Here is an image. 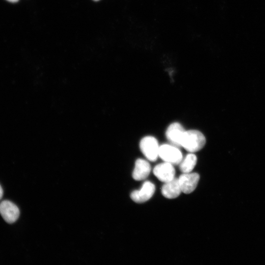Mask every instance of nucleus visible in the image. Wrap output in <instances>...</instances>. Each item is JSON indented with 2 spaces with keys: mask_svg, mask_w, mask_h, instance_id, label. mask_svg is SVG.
Masks as SVG:
<instances>
[{
  "mask_svg": "<svg viewBox=\"0 0 265 265\" xmlns=\"http://www.w3.org/2000/svg\"><path fill=\"white\" fill-rule=\"evenodd\" d=\"M182 192L178 179L174 178L165 183L161 188L162 195L166 198L173 199L177 197Z\"/></svg>",
  "mask_w": 265,
  "mask_h": 265,
  "instance_id": "obj_10",
  "label": "nucleus"
},
{
  "mask_svg": "<svg viewBox=\"0 0 265 265\" xmlns=\"http://www.w3.org/2000/svg\"><path fill=\"white\" fill-rule=\"evenodd\" d=\"M199 175L196 173H184L178 178L182 192L188 194L196 188L199 180Z\"/></svg>",
  "mask_w": 265,
  "mask_h": 265,
  "instance_id": "obj_6",
  "label": "nucleus"
},
{
  "mask_svg": "<svg viewBox=\"0 0 265 265\" xmlns=\"http://www.w3.org/2000/svg\"><path fill=\"white\" fill-rule=\"evenodd\" d=\"M150 171L149 163L144 159H139L135 161L132 177L136 181L143 180L148 176Z\"/></svg>",
  "mask_w": 265,
  "mask_h": 265,
  "instance_id": "obj_9",
  "label": "nucleus"
},
{
  "mask_svg": "<svg viewBox=\"0 0 265 265\" xmlns=\"http://www.w3.org/2000/svg\"><path fill=\"white\" fill-rule=\"evenodd\" d=\"M153 173L159 180L166 183L175 178V170L172 164L164 161L156 165Z\"/></svg>",
  "mask_w": 265,
  "mask_h": 265,
  "instance_id": "obj_7",
  "label": "nucleus"
},
{
  "mask_svg": "<svg viewBox=\"0 0 265 265\" xmlns=\"http://www.w3.org/2000/svg\"><path fill=\"white\" fill-rule=\"evenodd\" d=\"M165 162L177 164L182 160V154L174 145L163 144L159 146V156Z\"/></svg>",
  "mask_w": 265,
  "mask_h": 265,
  "instance_id": "obj_3",
  "label": "nucleus"
},
{
  "mask_svg": "<svg viewBox=\"0 0 265 265\" xmlns=\"http://www.w3.org/2000/svg\"><path fill=\"white\" fill-rule=\"evenodd\" d=\"M185 131L179 123H173L167 128L166 135L168 140L176 146H181L182 140Z\"/></svg>",
  "mask_w": 265,
  "mask_h": 265,
  "instance_id": "obj_8",
  "label": "nucleus"
},
{
  "mask_svg": "<svg viewBox=\"0 0 265 265\" xmlns=\"http://www.w3.org/2000/svg\"><path fill=\"white\" fill-rule=\"evenodd\" d=\"M197 162V157L192 153L189 154L182 159L180 162V169L183 173L190 172L194 168Z\"/></svg>",
  "mask_w": 265,
  "mask_h": 265,
  "instance_id": "obj_11",
  "label": "nucleus"
},
{
  "mask_svg": "<svg viewBox=\"0 0 265 265\" xmlns=\"http://www.w3.org/2000/svg\"><path fill=\"white\" fill-rule=\"evenodd\" d=\"M2 195H3V190L1 186L0 185V200L2 198Z\"/></svg>",
  "mask_w": 265,
  "mask_h": 265,
  "instance_id": "obj_12",
  "label": "nucleus"
},
{
  "mask_svg": "<svg viewBox=\"0 0 265 265\" xmlns=\"http://www.w3.org/2000/svg\"><path fill=\"white\" fill-rule=\"evenodd\" d=\"M94 0V1H98L99 0Z\"/></svg>",
  "mask_w": 265,
  "mask_h": 265,
  "instance_id": "obj_14",
  "label": "nucleus"
},
{
  "mask_svg": "<svg viewBox=\"0 0 265 265\" xmlns=\"http://www.w3.org/2000/svg\"><path fill=\"white\" fill-rule=\"evenodd\" d=\"M205 143L206 138L203 134L197 130H192L185 131L181 146L189 152H194L201 150Z\"/></svg>",
  "mask_w": 265,
  "mask_h": 265,
  "instance_id": "obj_1",
  "label": "nucleus"
},
{
  "mask_svg": "<svg viewBox=\"0 0 265 265\" xmlns=\"http://www.w3.org/2000/svg\"><path fill=\"white\" fill-rule=\"evenodd\" d=\"M0 214L6 222L11 224L18 219L20 211L18 207L12 202L4 200L0 203Z\"/></svg>",
  "mask_w": 265,
  "mask_h": 265,
  "instance_id": "obj_4",
  "label": "nucleus"
},
{
  "mask_svg": "<svg viewBox=\"0 0 265 265\" xmlns=\"http://www.w3.org/2000/svg\"><path fill=\"white\" fill-rule=\"evenodd\" d=\"M155 191V185L149 181H146L142 185L140 189L132 192L131 197L135 202L143 203L152 197Z\"/></svg>",
  "mask_w": 265,
  "mask_h": 265,
  "instance_id": "obj_5",
  "label": "nucleus"
},
{
  "mask_svg": "<svg viewBox=\"0 0 265 265\" xmlns=\"http://www.w3.org/2000/svg\"><path fill=\"white\" fill-rule=\"evenodd\" d=\"M9 2H17L19 0H6Z\"/></svg>",
  "mask_w": 265,
  "mask_h": 265,
  "instance_id": "obj_13",
  "label": "nucleus"
},
{
  "mask_svg": "<svg viewBox=\"0 0 265 265\" xmlns=\"http://www.w3.org/2000/svg\"><path fill=\"white\" fill-rule=\"evenodd\" d=\"M140 148L146 157L150 161L157 160L159 156V146L157 139L153 136H146L140 142Z\"/></svg>",
  "mask_w": 265,
  "mask_h": 265,
  "instance_id": "obj_2",
  "label": "nucleus"
}]
</instances>
